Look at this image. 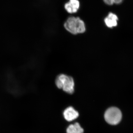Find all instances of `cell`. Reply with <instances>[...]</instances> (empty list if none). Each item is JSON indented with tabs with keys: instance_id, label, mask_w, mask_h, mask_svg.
Here are the masks:
<instances>
[{
	"instance_id": "obj_1",
	"label": "cell",
	"mask_w": 133,
	"mask_h": 133,
	"mask_svg": "<svg viewBox=\"0 0 133 133\" xmlns=\"http://www.w3.org/2000/svg\"><path fill=\"white\" fill-rule=\"evenodd\" d=\"M65 29L73 35L84 33L86 30L85 24L81 18L78 17H70L64 24Z\"/></svg>"
},
{
	"instance_id": "obj_2",
	"label": "cell",
	"mask_w": 133,
	"mask_h": 133,
	"mask_svg": "<svg viewBox=\"0 0 133 133\" xmlns=\"http://www.w3.org/2000/svg\"><path fill=\"white\" fill-rule=\"evenodd\" d=\"M56 84L58 88L63 89V90L67 93L72 94L74 92V79L70 76L64 74H60L56 79Z\"/></svg>"
},
{
	"instance_id": "obj_3",
	"label": "cell",
	"mask_w": 133,
	"mask_h": 133,
	"mask_svg": "<svg viewBox=\"0 0 133 133\" xmlns=\"http://www.w3.org/2000/svg\"><path fill=\"white\" fill-rule=\"evenodd\" d=\"M122 118L121 112L117 108H110L105 112V120L110 125H116L118 124L121 121Z\"/></svg>"
},
{
	"instance_id": "obj_4",
	"label": "cell",
	"mask_w": 133,
	"mask_h": 133,
	"mask_svg": "<svg viewBox=\"0 0 133 133\" xmlns=\"http://www.w3.org/2000/svg\"><path fill=\"white\" fill-rule=\"evenodd\" d=\"M64 8L69 14H75L80 8V2L78 0H69L64 5Z\"/></svg>"
},
{
	"instance_id": "obj_5",
	"label": "cell",
	"mask_w": 133,
	"mask_h": 133,
	"mask_svg": "<svg viewBox=\"0 0 133 133\" xmlns=\"http://www.w3.org/2000/svg\"><path fill=\"white\" fill-rule=\"evenodd\" d=\"M63 115L67 121L70 122L77 119L79 116V114L73 107H70L64 110Z\"/></svg>"
},
{
	"instance_id": "obj_6",
	"label": "cell",
	"mask_w": 133,
	"mask_h": 133,
	"mask_svg": "<svg viewBox=\"0 0 133 133\" xmlns=\"http://www.w3.org/2000/svg\"><path fill=\"white\" fill-rule=\"evenodd\" d=\"M118 20V18L116 14L110 12L105 18L104 22L108 27L112 28L117 26Z\"/></svg>"
},
{
	"instance_id": "obj_7",
	"label": "cell",
	"mask_w": 133,
	"mask_h": 133,
	"mask_svg": "<svg viewBox=\"0 0 133 133\" xmlns=\"http://www.w3.org/2000/svg\"><path fill=\"white\" fill-rule=\"evenodd\" d=\"M84 130L78 123L69 126L66 129L67 133H83Z\"/></svg>"
},
{
	"instance_id": "obj_8",
	"label": "cell",
	"mask_w": 133,
	"mask_h": 133,
	"mask_svg": "<svg viewBox=\"0 0 133 133\" xmlns=\"http://www.w3.org/2000/svg\"><path fill=\"white\" fill-rule=\"evenodd\" d=\"M104 2L107 5H112L114 3L113 0H103Z\"/></svg>"
},
{
	"instance_id": "obj_9",
	"label": "cell",
	"mask_w": 133,
	"mask_h": 133,
	"mask_svg": "<svg viewBox=\"0 0 133 133\" xmlns=\"http://www.w3.org/2000/svg\"><path fill=\"white\" fill-rule=\"evenodd\" d=\"M114 3L116 4H119L123 2L124 0H113Z\"/></svg>"
}]
</instances>
